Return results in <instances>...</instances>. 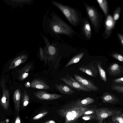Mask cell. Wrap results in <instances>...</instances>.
Listing matches in <instances>:
<instances>
[{"label": "cell", "instance_id": "11", "mask_svg": "<svg viewBox=\"0 0 123 123\" xmlns=\"http://www.w3.org/2000/svg\"><path fill=\"white\" fill-rule=\"evenodd\" d=\"M123 70L122 66L117 63H114L109 66L107 71L110 75L116 76L121 75L123 73Z\"/></svg>", "mask_w": 123, "mask_h": 123}, {"label": "cell", "instance_id": "25", "mask_svg": "<svg viewBox=\"0 0 123 123\" xmlns=\"http://www.w3.org/2000/svg\"><path fill=\"white\" fill-rule=\"evenodd\" d=\"M84 29L86 37L89 39L91 37V26L89 23L86 22L85 24Z\"/></svg>", "mask_w": 123, "mask_h": 123}, {"label": "cell", "instance_id": "24", "mask_svg": "<svg viewBox=\"0 0 123 123\" xmlns=\"http://www.w3.org/2000/svg\"><path fill=\"white\" fill-rule=\"evenodd\" d=\"M113 123H123V114L122 112H120L116 115L111 117Z\"/></svg>", "mask_w": 123, "mask_h": 123}, {"label": "cell", "instance_id": "21", "mask_svg": "<svg viewBox=\"0 0 123 123\" xmlns=\"http://www.w3.org/2000/svg\"><path fill=\"white\" fill-rule=\"evenodd\" d=\"M21 96L22 105L23 108L26 106L30 102V97L26 91L24 90Z\"/></svg>", "mask_w": 123, "mask_h": 123}, {"label": "cell", "instance_id": "7", "mask_svg": "<svg viewBox=\"0 0 123 123\" xmlns=\"http://www.w3.org/2000/svg\"><path fill=\"white\" fill-rule=\"evenodd\" d=\"M4 78H3L1 82L3 94L0 100V104L5 110H7L9 106V94L8 90L6 88Z\"/></svg>", "mask_w": 123, "mask_h": 123}, {"label": "cell", "instance_id": "23", "mask_svg": "<svg viewBox=\"0 0 123 123\" xmlns=\"http://www.w3.org/2000/svg\"><path fill=\"white\" fill-rule=\"evenodd\" d=\"M97 1L106 16L108 12V4L106 0H97Z\"/></svg>", "mask_w": 123, "mask_h": 123}, {"label": "cell", "instance_id": "18", "mask_svg": "<svg viewBox=\"0 0 123 123\" xmlns=\"http://www.w3.org/2000/svg\"><path fill=\"white\" fill-rule=\"evenodd\" d=\"M95 102V100L88 97L83 99H79L73 101L74 105L78 107H85Z\"/></svg>", "mask_w": 123, "mask_h": 123}, {"label": "cell", "instance_id": "14", "mask_svg": "<svg viewBox=\"0 0 123 123\" xmlns=\"http://www.w3.org/2000/svg\"><path fill=\"white\" fill-rule=\"evenodd\" d=\"M56 88L62 94L72 95L75 93V91L70 86L63 84H56Z\"/></svg>", "mask_w": 123, "mask_h": 123}, {"label": "cell", "instance_id": "33", "mask_svg": "<svg viewBox=\"0 0 123 123\" xmlns=\"http://www.w3.org/2000/svg\"><path fill=\"white\" fill-rule=\"evenodd\" d=\"M113 80L114 82L117 83L121 85L123 84V77L114 79Z\"/></svg>", "mask_w": 123, "mask_h": 123}, {"label": "cell", "instance_id": "16", "mask_svg": "<svg viewBox=\"0 0 123 123\" xmlns=\"http://www.w3.org/2000/svg\"><path fill=\"white\" fill-rule=\"evenodd\" d=\"M28 56L22 55L15 58L11 62L9 67V70L15 68L25 62L27 60Z\"/></svg>", "mask_w": 123, "mask_h": 123}, {"label": "cell", "instance_id": "20", "mask_svg": "<svg viewBox=\"0 0 123 123\" xmlns=\"http://www.w3.org/2000/svg\"><path fill=\"white\" fill-rule=\"evenodd\" d=\"M84 55L83 52L81 53L74 56L66 64L65 67H67L70 66L79 62Z\"/></svg>", "mask_w": 123, "mask_h": 123}, {"label": "cell", "instance_id": "1", "mask_svg": "<svg viewBox=\"0 0 123 123\" xmlns=\"http://www.w3.org/2000/svg\"><path fill=\"white\" fill-rule=\"evenodd\" d=\"M88 108L78 107L74 104L73 101L61 107L57 110L58 114L65 120L64 123H77L78 119Z\"/></svg>", "mask_w": 123, "mask_h": 123}, {"label": "cell", "instance_id": "35", "mask_svg": "<svg viewBox=\"0 0 123 123\" xmlns=\"http://www.w3.org/2000/svg\"><path fill=\"white\" fill-rule=\"evenodd\" d=\"M21 121L19 117L18 116L16 118L15 123H21Z\"/></svg>", "mask_w": 123, "mask_h": 123}, {"label": "cell", "instance_id": "17", "mask_svg": "<svg viewBox=\"0 0 123 123\" xmlns=\"http://www.w3.org/2000/svg\"><path fill=\"white\" fill-rule=\"evenodd\" d=\"M22 95L21 91L18 89L15 91L13 95V101L14 104V109L17 115H18L20 107V101Z\"/></svg>", "mask_w": 123, "mask_h": 123}, {"label": "cell", "instance_id": "39", "mask_svg": "<svg viewBox=\"0 0 123 123\" xmlns=\"http://www.w3.org/2000/svg\"><path fill=\"white\" fill-rule=\"evenodd\" d=\"M103 123H105V122H104H104Z\"/></svg>", "mask_w": 123, "mask_h": 123}, {"label": "cell", "instance_id": "3", "mask_svg": "<svg viewBox=\"0 0 123 123\" xmlns=\"http://www.w3.org/2000/svg\"><path fill=\"white\" fill-rule=\"evenodd\" d=\"M50 25L51 30L56 34L69 35L73 32L72 29L67 24L58 18L52 20Z\"/></svg>", "mask_w": 123, "mask_h": 123}, {"label": "cell", "instance_id": "4", "mask_svg": "<svg viewBox=\"0 0 123 123\" xmlns=\"http://www.w3.org/2000/svg\"><path fill=\"white\" fill-rule=\"evenodd\" d=\"M95 118L98 123H103V120L118 114L121 110L117 108L102 107L95 109Z\"/></svg>", "mask_w": 123, "mask_h": 123}, {"label": "cell", "instance_id": "37", "mask_svg": "<svg viewBox=\"0 0 123 123\" xmlns=\"http://www.w3.org/2000/svg\"><path fill=\"white\" fill-rule=\"evenodd\" d=\"M44 123H56L55 122L54 120H51L49 121Z\"/></svg>", "mask_w": 123, "mask_h": 123}, {"label": "cell", "instance_id": "12", "mask_svg": "<svg viewBox=\"0 0 123 123\" xmlns=\"http://www.w3.org/2000/svg\"><path fill=\"white\" fill-rule=\"evenodd\" d=\"M101 98L102 101L104 103L116 104L119 103L118 98L109 92H105L101 97Z\"/></svg>", "mask_w": 123, "mask_h": 123}, {"label": "cell", "instance_id": "19", "mask_svg": "<svg viewBox=\"0 0 123 123\" xmlns=\"http://www.w3.org/2000/svg\"><path fill=\"white\" fill-rule=\"evenodd\" d=\"M32 67V64H28L19 71L18 78L22 81L26 78L29 75V72Z\"/></svg>", "mask_w": 123, "mask_h": 123}, {"label": "cell", "instance_id": "8", "mask_svg": "<svg viewBox=\"0 0 123 123\" xmlns=\"http://www.w3.org/2000/svg\"><path fill=\"white\" fill-rule=\"evenodd\" d=\"M34 96L39 99L43 100H52L59 98L62 97L61 95L51 94L45 91L38 90L33 93Z\"/></svg>", "mask_w": 123, "mask_h": 123}, {"label": "cell", "instance_id": "31", "mask_svg": "<svg viewBox=\"0 0 123 123\" xmlns=\"http://www.w3.org/2000/svg\"><path fill=\"white\" fill-rule=\"evenodd\" d=\"M48 51L50 55H53L55 54L56 50L54 47L51 45H49L48 48Z\"/></svg>", "mask_w": 123, "mask_h": 123}, {"label": "cell", "instance_id": "15", "mask_svg": "<svg viewBox=\"0 0 123 123\" xmlns=\"http://www.w3.org/2000/svg\"><path fill=\"white\" fill-rule=\"evenodd\" d=\"M115 23L113 17L110 15H108L106 18L105 22V34L108 37L110 34L111 31L113 28Z\"/></svg>", "mask_w": 123, "mask_h": 123}, {"label": "cell", "instance_id": "34", "mask_svg": "<svg viewBox=\"0 0 123 123\" xmlns=\"http://www.w3.org/2000/svg\"><path fill=\"white\" fill-rule=\"evenodd\" d=\"M118 37L119 39L121 44L123 45V35L119 33L118 34Z\"/></svg>", "mask_w": 123, "mask_h": 123}, {"label": "cell", "instance_id": "32", "mask_svg": "<svg viewBox=\"0 0 123 123\" xmlns=\"http://www.w3.org/2000/svg\"><path fill=\"white\" fill-rule=\"evenodd\" d=\"M95 113V109H87L84 112L83 115Z\"/></svg>", "mask_w": 123, "mask_h": 123}, {"label": "cell", "instance_id": "5", "mask_svg": "<svg viewBox=\"0 0 123 123\" xmlns=\"http://www.w3.org/2000/svg\"><path fill=\"white\" fill-rule=\"evenodd\" d=\"M60 79L67 85L79 91H92L91 90L81 84L69 75L68 74L65 76L60 78Z\"/></svg>", "mask_w": 123, "mask_h": 123}, {"label": "cell", "instance_id": "29", "mask_svg": "<svg viewBox=\"0 0 123 123\" xmlns=\"http://www.w3.org/2000/svg\"><path fill=\"white\" fill-rule=\"evenodd\" d=\"M48 112V111H46L41 113L34 117L32 119L33 120H36L41 119L45 116Z\"/></svg>", "mask_w": 123, "mask_h": 123}, {"label": "cell", "instance_id": "6", "mask_svg": "<svg viewBox=\"0 0 123 123\" xmlns=\"http://www.w3.org/2000/svg\"><path fill=\"white\" fill-rule=\"evenodd\" d=\"M97 66L94 62H90L88 64L82 65L79 68V69L82 72L92 77H96L98 74Z\"/></svg>", "mask_w": 123, "mask_h": 123}, {"label": "cell", "instance_id": "13", "mask_svg": "<svg viewBox=\"0 0 123 123\" xmlns=\"http://www.w3.org/2000/svg\"><path fill=\"white\" fill-rule=\"evenodd\" d=\"M30 87L35 89L42 90L48 89L49 86L43 80L39 79L33 80L31 83Z\"/></svg>", "mask_w": 123, "mask_h": 123}, {"label": "cell", "instance_id": "22", "mask_svg": "<svg viewBox=\"0 0 123 123\" xmlns=\"http://www.w3.org/2000/svg\"><path fill=\"white\" fill-rule=\"evenodd\" d=\"M96 64L98 72L101 79L105 82H107V77L106 72L103 68L100 63V62H97Z\"/></svg>", "mask_w": 123, "mask_h": 123}, {"label": "cell", "instance_id": "36", "mask_svg": "<svg viewBox=\"0 0 123 123\" xmlns=\"http://www.w3.org/2000/svg\"><path fill=\"white\" fill-rule=\"evenodd\" d=\"M31 83L29 82H27L25 84V86L26 88L30 87Z\"/></svg>", "mask_w": 123, "mask_h": 123}, {"label": "cell", "instance_id": "27", "mask_svg": "<svg viewBox=\"0 0 123 123\" xmlns=\"http://www.w3.org/2000/svg\"><path fill=\"white\" fill-rule=\"evenodd\" d=\"M96 116L95 113L82 115L81 118L85 120H91L95 119Z\"/></svg>", "mask_w": 123, "mask_h": 123}, {"label": "cell", "instance_id": "26", "mask_svg": "<svg viewBox=\"0 0 123 123\" xmlns=\"http://www.w3.org/2000/svg\"><path fill=\"white\" fill-rule=\"evenodd\" d=\"M112 90L116 91L119 93L123 94V86L121 85H114L112 86Z\"/></svg>", "mask_w": 123, "mask_h": 123}, {"label": "cell", "instance_id": "2", "mask_svg": "<svg viewBox=\"0 0 123 123\" xmlns=\"http://www.w3.org/2000/svg\"><path fill=\"white\" fill-rule=\"evenodd\" d=\"M51 2L61 10L71 24L74 25L77 24L79 18L76 11L74 9L55 1H52Z\"/></svg>", "mask_w": 123, "mask_h": 123}, {"label": "cell", "instance_id": "9", "mask_svg": "<svg viewBox=\"0 0 123 123\" xmlns=\"http://www.w3.org/2000/svg\"><path fill=\"white\" fill-rule=\"evenodd\" d=\"M74 76L76 80L92 91H96L99 90L98 88L91 80L77 74H74Z\"/></svg>", "mask_w": 123, "mask_h": 123}, {"label": "cell", "instance_id": "28", "mask_svg": "<svg viewBox=\"0 0 123 123\" xmlns=\"http://www.w3.org/2000/svg\"><path fill=\"white\" fill-rule=\"evenodd\" d=\"M121 11V8L120 7L117 8L115 10L113 17V20L116 22L119 18Z\"/></svg>", "mask_w": 123, "mask_h": 123}, {"label": "cell", "instance_id": "38", "mask_svg": "<svg viewBox=\"0 0 123 123\" xmlns=\"http://www.w3.org/2000/svg\"><path fill=\"white\" fill-rule=\"evenodd\" d=\"M0 123H6V122L5 120L1 121L0 122Z\"/></svg>", "mask_w": 123, "mask_h": 123}, {"label": "cell", "instance_id": "30", "mask_svg": "<svg viewBox=\"0 0 123 123\" xmlns=\"http://www.w3.org/2000/svg\"><path fill=\"white\" fill-rule=\"evenodd\" d=\"M112 56L117 60L122 62H123V57L122 55L118 53H114L112 54Z\"/></svg>", "mask_w": 123, "mask_h": 123}, {"label": "cell", "instance_id": "10", "mask_svg": "<svg viewBox=\"0 0 123 123\" xmlns=\"http://www.w3.org/2000/svg\"><path fill=\"white\" fill-rule=\"evenodd\" d=\"M85 6L87 12L92 23L95 27H97L98 25L99 19L97 12L93 8L86 4Z\"/></svg>", "mask_w": 123, "mask_h": 123}]
</instances>
